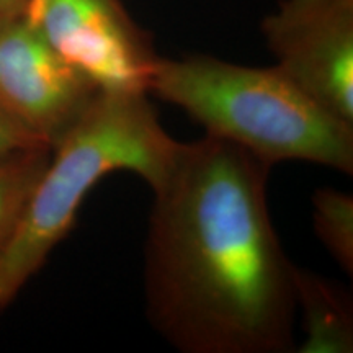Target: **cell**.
I'll use <instances>...</instances> for the list:
<instances>
[{
  "label": "cell",
  "mask_w": 353,
  "mask_h": 353,
  "mask_svg": "<svg viewBox=\"0 0 353 353\" xmlns=\"http://www.w3.org/2000/svg\"><path fill=\"white\" fill-rule=\"evenodd\" d=\"M272 167L205 134L152 188L145 312L183 353L294 350L293 267L268 208Z\"/></svg>",
  "instance_id": "6da1fadb"
},
{
  "label": "cell",
  "mask_w": 353,
  "mask_h": 353,
  "mask_svg": "<svg viewBox=\"0 0 353 353\" xmlns=\"http://www.w3.org/2000/svg\"><path fill=\"white\" fill-rule=\"evenodd\" d=\"M149 95L179 107L205 134L244 149L268 167L299 161L353 174V125L304 94L276 65L219 57H161Z\"/></svg>",
  "instance_id": "3957f363"
},
{
  "label": "cell",
  "mask_w": 353,
  "mask_h": 353,
  "mask_svg": "<svg viewBox=\"0 0 353 353\" xmlns=\"http://www.w3.org/2000/svg\"><path fill=\"white\" fill-rule=\"evenodd\" d=\"M293 294L304 334L296 352H353V298L345 286L294 265Z\"/></svg>",
  "instance_id": "52a82bcc"
},
{
  "label": "cell",
  "mask_w": 353,
  "mask_h": 353,
  "mask_svg": "<svg viewBox=\"0 0 353 353\" xmlns=\"http://www.w3.org/2000/svg\"><path fill=\"white\" fill-rule=\"evenodd\" d=\"M30 0H0V26L25 15Z\"/></svg>",
  "instance_id": "8fae6325"
},
{
  "label": "cell",
  "mask_w": 353,
  "mask_h": 353,
  "mask_svg": "<svg viewBox=\"0 0 353 353\" xmlns=\"http://www.w3.org/2000/svg\"><path fill=\"white\" fill-rule=\"evenodd\" d=\"M25 19L101 92L149 94L161 56L121 0H30Z\"/></svg>",
  "instance_id": "277c9868"
},
{
  "label": "cell",
  "mask_w": 353,
  "mask_h": 353,
  "mask_svg": "<svg viewBox=\"0 0 353 353\" xmlns=\"http://www.w3.org/2000/svg\"><path fill=\"white\" fill-rule=\"evenodd\" d=\"M28 145H43V144H37L33 143V141H30L28 138H25L21 132L13 130L10 125H7V123L0 118V156H3V154H8L12 151H17V149L28 148Z\"/></svg>",
  "instance_id": "30bf717a"
},
{
  "label": "cell",
  "mask_w": 353,
  "mask_h": 353,
  "mask_svg": "<svg viewBox=\"0 0 353 353\" xmlns=\"http://www.w3.org/2000/svg\"><path fill=\"white\" fill-rule=\"evenodd\" d=\"M312 224L317 239L343 272L353 273V196L335 188L312 195Z\"/></svg>",
  "instance_id": "9c48e42d"
},
{
  "label": "cell",
  "mask_w": 353,
  "mask_h": 353,
  "mask_svg": "<svg viewBox=\"0 0 353 353\" xmlns=\"http://www.w3.org/2000/svg\"><path fill=\"white\" fill-rule=\"evenodd\" d=\"M149 94L100 92L72 128L51 145L23 214L0 254V311L20 294L74 229L100 180L132 172L156 188L180 141L162 128Z\"/></svg>",
  "instance_id": "7a4b0ae2"
},
{
  "label": "cell",
  "mask_w": 353,
  "mask_h": 353,
  "mask_svg": "<svg viewBox=\"0 0 353 353\" xmlns=\"http://www.w3.org/2000/svg\"><path fill=\"white\" fill-rule=\"evenodd\" d=\"M100 92L25 15L0 26V118L25 138L51 148Z\"/></svg>",
  "instance_id": "5b68a950"
},
{
  "label": "cell",
  "mask_w": 353,
  "mask_h": 353,
  "mask_svg": "<svg viewBox=\"0 0 353 353\" xmlns=\"http://www.w3.org/2000/svg\"><path fill=\"white\" fill-rule=\"evenodd\" d=\"M51 148L28 145L0 156V254L15 232Z\"/></svg>",
  "instance_id": "ba28073f"
},
{
  "label": "cell",
  "mask_w": 353,
  "mask_h": 353,
  "mask_svg": "<svg viewBox=\"0 0 353 353\" xmlns=\"http://www.w3.org/2000/svg\"><path fill=\"white\" fill-rule=\"evenodd\" d=\"M262 34L291 82L353 125V0H281Z\"/></svg>",
  "instance_id": "8992f818"
}]
</instances>
